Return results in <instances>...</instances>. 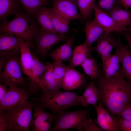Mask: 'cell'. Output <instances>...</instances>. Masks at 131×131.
Here are the masks:
<instances>
[{"label":"cell","instance_id":"cell-18","mask_svg":"<svg viewBox=\"0 0 131 131\" xmlns=\"http://www.w3.org/2000/svg\"><path fill=\"white\" fill-rule=\"evenodd\" d=\"M20 60L21 66L24 73L29 78V84L33 80L32 67L33 60V55L30 48V42L20 38Z\"/></svg>","mask_w":131,"mask_h":131},{"label":"cell","instance_id":"cell-28","mask_svg":"<svg viewBox=\"0 0 131 131\" xmlns=\"http://www.w3.org/2000/svg\"><path fill=\"white\" fill-rule=\"evenodd\" d=\"M19 4L17 0H0V19L6 20L8 16L18 12Z\"/></svg>","mask_w":131,"mask_h":131},{"label":"cell","instance_id":"cell-23","mask_svg":"<svg viewBox=\"0 0 131 131\" xmlns=\"http://www.w3.org/2000/svg\"><path fill=\"white\" fill-rule=\"evenodd\" d=\"M80 100L83 106L87 107L91 105L95 107L97 105L99 98V91L93 81L86 87L82 95L80 96Z\"/></svg>","mask_w":131,"mask_h":131},{"label":"cell","instance_id":"cell-41","mask_svg":"<svg viewBox=\"0 0 131 131\" xmlns=\"http://www.w3.org/2000/svg\"><path fill=\"white\" fill-rule=\"evenodd\" d=\"M129 25H130V34L129 35H127L125 37L128 43L131 44V22Z\"/></svg>","mask_w":131,"mask_h":131},{"label":"cell","instance_id":"cell-25","mask_svg":"<svg viewBox=\"0 0 131 131\" xmlns=\"http://www.w3.org/2000/svg\"><path fill=\"white\" fill-rule=\"evenodd\" d=\"M122 7L121 5L115 8L108 14L117 24L126 28L131 22V13Z\"/></svg>","mask_w":131,"mask_h":131},{"label":"cell","instance_id":"cell-16","mask_svg":"<svg viewBox=\"0 0 131 131\" xmlns=\"http://www.w3.org/2000/svg\"><path fill=\"white\" fill-rule=\"evenodd\" d=\"M116 49L120 53L122 64L120 73L123 77L131 84V53L129 45L124 44L119 37L117 38Z\"/></svg>","mask_w":131,"mask_h":131},{"label":"cell","instance_id":"cell-15","mask_svg":"<svg viewBox=\"0 0 131 131\" xmlns=\"http://www.w3.org/2000/svg\"><path fill=\"white\" fill-rule=\"evenodd\" d=\"M85 80L84 74L78 72L75 68L67 66L61 88L66 91L74 90L81 86L85 82Z\"/></svg>","mask_w":131,"mask_h":131},{"label":"cell","instance_id":"cell-14","mask_svg":"<svg viewBox=\"0 0 131 131\" xmlns=\"http://www.w3.org/2000/svg\"><path fill=\"white\" fill-rule=\"evenodd\" d=\"M97 113V123L103 131H119L117 116H112L101 103H98L95 107Z\"/></svg>","mask_w":131,"mask_h":131},{"label":"cell","instance_id":"cell-10","mask_svg":"<svg viewBox=\"0 0 131 131\" xmlns=\"http://www.w3.org/2000/svg\"><path fill=\"white\" fill-rule=\"evenodd\" d=\"M28 96L27 91L24 88L18 86H10L6 94L0 100V112L27 101Z\"/></svg>","mask_w":131,"mask_h":131},{"label":"cell","instance_id":"cell-22","mask_svg":"<svg viewBox=\"0 0 131 131\" xmlns=\"http://www.w3.org/2000/svg\"><path fill=\"white\" fill-rule=\"evenodd\" d=\"M122 58L120 52L116 49L115 53L111 55L102 63L103 73L106 77L114 76L120 72V64Z\"/></svg>","mask_w":131,"mask_h":131},{"label":"cell","instance_id":"cell-34","mask_svg":"<svg viewBox=\"0 0 131 131\" xmlns=\"http://www.w3.org/2000/svg\"><path fill=\"white\" fill-rule=\"evenodd\" d=\"M83 131H103V130L90 119H87L82 128Z\"/></svg>","mask_w":131,"mask_h":131},{"label":"cell","instance_id":"cell-36","mask_svg":"<svg viewBox=\"0 0 131 131\" xmlns=\"http://www.w3.org/2000/svg\"><path fill=\"white\" fill-rule=\"evenodd\" d=\"M0 131H11L8 119L3 112H0Z\"/></svg>","mask_w":131,"mask_h":131},{"label":"cell","instance_id":"cell-21","mask_svg":"<svg viewBox=\"0 0 131 131\" xmlns=\"http://www.w3.org/2000/svg\"><path fill=\"white\" fill-rule=\"evenodd\" d=\"M45 65V70L40 83L42 91L59 90L54 76L52 64L47 62Z\"/></svg>","mask_w":131,"mask_h":131},{"label":"cell","instance_id":"cell-3","mask_svg":"<svg viewBox=\"0 0 131 131\" xmlns=\"http://www.w3.org/2000/svg\"><path fill=\"white\" fill-rule=\"evenodd\" d=\"M39 31L37 23L28 14L19 11L9 21L2 20L0 32H6L30 42L35 38Z\"/></svg>","mask_w":131,"mask_h":131},{"label":"cell","instance_id":"cell-27","mask_svg":"<svg viewBox=\"0 0 131 131\" xmlns=\"http://www.w3.org/2000/svg\"><path fill=\"white\" fill-rule=\"evenodd\" d=\"M52 23L56 33L65 35L68 32L70 20L55 12L52 8H48Z\"/></svg>","mask_w":131,"mask_h":131},{"label":"cell","instance_id":"cell-12","mask_svg":"<svg viewBox=\"0 0 131 131\" xmlns=\"http://www.w3.org/2000/svg\"><path fill=\"white\" fill-rule=\"evenodd\" d=\"M93 8L94 19L103 29L104 33H110L115 32L123 34L129 30L117 24L108 14L99 9L95 4Z\"/></svg>","mask_w":131,"mask_h":131},{"label":"cell","instance_id":"cell-32","mask_svg":"<svg viewBox=\"0 0 131 131\" xmlns=\"http://www.w3.org/2000/svg\"><path fill=\"white\" fill-rule=\"evenodd\" d=\"M54 73L57 86L61 88L62 82L66 72L67 66L60 61H53L52 63Z\"/></svg>","mask_w":131,"mask_h":131},{"label":"cell","instance_id":"cell-44","mask_svg":"<svg viewBox=\"0 0 131 131\" xmlns=\"http://www.w3.org/2000/svg\"></svg>","mask_w":131,"mask_h":131},{"label":"cell","instance_id":"cell-9","mask_svg":"<svg viewBox=\"0 0 131 131\" xmlns=\"http://www.w3.org/2000/svg\"><path fill=\"white\" fill-rule=\"evenodd\" d=\"M34 111L31 128L32 131H49L51 129L54 115L46 112L39 103L33 102Z\"/></svg>","mask_w":131,"mask_h":131},{"label":"cell","instance_id":"cell-4","mask_svg":"<svg viewBox=\"0 0 131 131\" xmlns=\"http://www.w3.org/2000/svg\"><path fill=\"white\" fill-rule=\"evenodd\" d=\"M33 108V102H22L4 110L11 131H30Z\"/></svg>","mask_w":131,"mask_h":131},{"label":"cell","instance_id":"cell-8","mask_svg":"<svg viewBox=\"0 0 131 131\" xmlns=\"http://www.w3.org/2000/svg\"><path fill=\"white\" fill-rule=\"evenodd\" d=\"M0 57L6 59L20 54V39L11 33L0 32Z\"/></svg>","mask_w":131,"mask_h":131},{"label":"cell","instance_id":"cell-26","mask_svg":"<svg viewBox=\"0 0 131 131\" xmlns=\"http://www.w3.org/2000/svg\"><path fill=\"white\" fill-rule=\"evenodd\" d=\"M92 56L90 53L88 48L84 44L79 45L76 47L73 50L71 61L67 66L75 68L80 66L89 56Z\"/></svg>","mask_w":131,"mask_h":131},{"label":"cell","instance_id":"cell-33","mask_svg":"<svg viewBox=\"0 0 131 131\" xmlns=\"http://www.w3.org/2000/svg\"><path fill=\"white\" fill-rule=\"evenodd\" d=\"M96 5L99 9L108 14L114 8L121 5L118 0H97Z\"/></svg>","mask_w":131,"mask_h":131},{"label":"cell","instance_id":"cell-30","mask_svg":"<svg viewBox=\"0 0 131 131\" xmlns=\"http://www.w3.org/2000/svg\"><path fill=\"white\" fill-rule=\"evenodd\" d=\"M29 15H35L38 10L43 6L47 5L46 0H17Z\"/></svg>","mask_w":131,"mask_h":131},{"label":"cell","instance_id":"cell-5","mask_svg":"<svg viewBox=\"0 0 131 131\" xmlns=\"http://www.w3.org/2000/svg\"><path fill=\"white\" fill-rule=\"evenodd\" d=\"M91 109L75 111H63L56 113L54 115L55 123L50 131H64L73 128L83 131V125Z\"/></svg>","mask_w":131,"mask_h":131},{"label":"cell","instance_id":"cell-43","mask_svg":"<svg viewBox=\"0 0 131 131\" xmlns=\"http://www.w3.org/2000/svg\"></svg>","mask_w":131,"mask_h":131},{"label":"cell","instance_id":"cell-39","mask_svg":"<svg viewBox=\"0 0 131 131\" xmlns=\"http://www.w3.org/2000/svg\"><path fill=\"white\" fill-rule=\"evenodd\" d=\"M8 90L7 86L4 84H0V100L6 94Z\"/></svg>","mask_w":131,"mask_h":131},{"label":"cell","instance_id":"cell-31","mask_svg":"<svg viewBox=\"0 0 131 131\" xmlns=\"http://www.w3.org/2000/svg\"><path fill=\"white\" fill-rule=\"evenodd\" d=\"M76 0L82 20L89 19L92 15L96 0Z\"/></svg>","mask_w":131,"mask_h":131},{"label":"cell","instance_id":"cell-40","mask_svg":"<svg viewBox=\"0 0 131 131\" xmlns=\"http://www.w3.org/2000/svg\"><path fill=\"white\" fill-rule=\"evenodd\" d=\"M7 59L2 57L0 58V72L5 67L7 62Z\"/></svg>","mask_w":131,"mask_h":131},{"label":"cell","instance_id":"cell-17","mask_svg":"<svg viewBox=\"0 0 131 131\" xmlns=\"http://www.w3.org/2000/svg\"><path fill=\"white\" fill-rule=\"evenodd\" d=\"M33 55L32 70L33 80L32 83L29 84L27 91L28 95L29 96L38 94L39 89H41L40 81L45 69V64L42 63L35 55Z\"/></svg>","mask_w":131,"mask_h":131},{"label":"cell","instance_id":"cell-42","mask_svg":"<svg viewBox=\"0 0 131 131\" xmlns=\"http://www.w3.org/2000/svg\"><path fill=\"white\" fill-rule=\"evenodd\" d=\"M129 45V49L130 52L131 53V44L128 43Z\"/></svg>","mask_w":131,"mask_h":131},{"label":"cell","instance_id":"cell-35","mask_svg":"<svg viewBox=\"0 0 131 131\" xmlns=\"http://www.w3.org/2000/svg\"><path fill=\"white\" fill-rule=\"evenodd\" d=\"M119 131H131V121L122 117L117 116Z\"/></svg>","mask_w":131,"mask_h":131},{"label":"cell","instance_id":"cell-20","mask_svg":"<svg viewBox=\"0 0 131 131\" xmlns=\"http://www.w3.org/2000/svg\"><path fill=\"white\" fill-rule=\"evenodd\" d=\"M74 39L73 37L68 39L63 44L48 53L47 56L50 57L53 61L70 62L72 55V48Z\"/></svg>","mask_w":131,"mask_h":131},{"label":"cell","instance_id":"cell-29","mask_svg":"<svg viewBox=\"0 0 131 131\" xmlns=\"http://www.w3.org/2000/svg\"><path fill=\"white\" fill-rule=\"evenodd\" d=\"M80 66L85 74L91 79H97L98 78L100 72L92 56L88 57Z\"/></svg>","mask_w":131,"mask_h":131},{"label":"cell","instance_id":"cell-37","mask_svg":"<svg viewBox=\"0 0 131 131\" xmlns=\"http://www.w3.org/2000/svg\"><path fill=\"white\" fill-rule=\"evenodd\" d=\"M120 116L131 121V101H130L120 114Z\"/></svg>","mask_w":131,"mask_h":131},{"label":"cell","instance_id":"cell-6","mask_svg":"<svg viewBox=\"0 0 131 131\" xmlns=\"http://www.w3.org/2000/svg\"><path fill=\"white\" fill-rule=\"evenodd\" d=\"M22 70L18 56L8 58L5 67L0 72V83L9 87L18 86L24 88L25 82Z\"/></svg>","mask_w":131,"mask_h":131},{"label":"cell","instance_id":"cell-24","mask_svg":"<svg viewBox=\"0 0 131 131\" xmlns=\"http://www.w3.org/2000/svg\"><path fill=\"white\" fill-rule=\"evenodd\" d=\"M45 5L41 8L35 15L37 22L41 26V30L51 33H56L53 26L49 13V8Z\"/></svg>","mask_w":131,"mask_h":131},{"label":"cell","instance_id":"cell-7","mask_svg":"<svg viewBox=\"0 0 131 131\" xmlns=\"http://www.w3.org/2000/svg\"><path fill=\"white\" fill-rule=\"evenodd\" d=\"M67 39L65 34L49 33L40 30L35 39L36 44L35 52L39 56L45 57L56 44Z\"/></svg>","mask_w":131,"mask_h":131},{"label":"cell","instance_id":"cell-38","mask_svg":"<svg viewBox=\"0 0 131 131\" xmlns=\"http://www.w3.org/2000/svg\"><path fill=\"white\" fill-rule=\"evenodd\" d=\"M119 3L125 9L131 8V0H118Z\"/></svg>","mask_w":131,"mask_h":131},{"label":"cell","instance_id":"cell-1","mask_svg":"<svg viewBox=\"0 0 131 131\" xmlns=\"http://www.w3.org/2000/svg\"><path fill=\"white\" fill-rule=\"evenodd\" d=\"M97 80L99 93L98 103L104 106L112 116H119L131 100V84L120 72L109 77H106L103 72H100Z\"/></svg>","mask_w":131,"mask_h":131},{"label":"cell","instance_id":"cell-19","mask_svg":"<svg viewBox=\"0 0 131 131\" xmlns=\"http://www.w3.org/2000/svg\"><path fill=\"white\" fill-rule=\"evenodd\" d=\"M85 31L86 37L84 44L87 47L89 53L92 54L93 44L104 32V31L95 19L87 21Z\"/></svg>","mask_w":131,"mask_h":131},{"label":"cell","instance_id":"cell-2","mask_svg":"<svg viewBox=\"0 0 131 131\" xmlns=\"http://www.w3.org/2000/svg\"><path fill=\"white\" fill-rule=\"evenodd\" d=\"M29 98L38 101L43 109L48 108L55 114L71 107L82 106L80 96L69 91H42L39 98Z\"/></svg>","mask_w":131,"mask_h":131},{"label":"cell","instance_id":"cell-13","mask_svg":"<svg viewBox=\"0 0 131 131\" xmlns=\"http://www.w3.org/2000/svg\"><path fill=\"white\" fill-rule=\"evenodd\" d=\"M97 44L92 48V52H97L100 57L102 63L112 54L113 49L116 48L117 41L110 33H104L96 41Z\"/></svg>","mask_w":131,"mask_h":131},{"label":"cell","instance_id":"cell-11","mask_svg":"<svg viewBox=\"0 0 131 131\" xmlns=\"http://www.w3.org/2000/svg\"><path fill=\"white\" fill-rule=\"evenodd\" d=\"M52 9L56 13L70 20H82L76 0H54Z\"/></svg>","mask_w":131,"mask_h":131}]
</instances>
